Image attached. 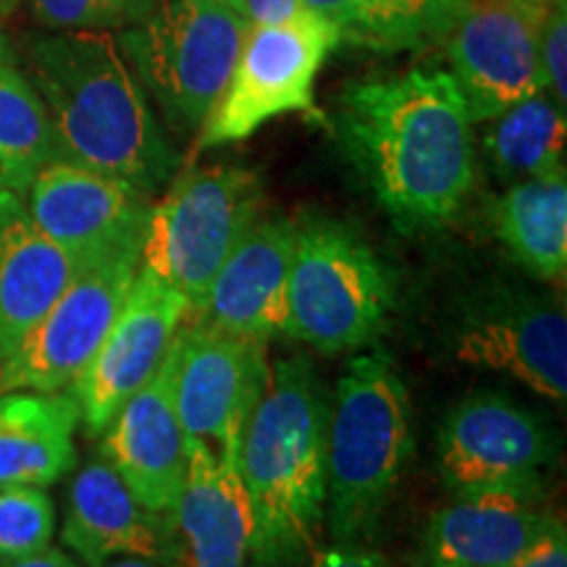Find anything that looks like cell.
<instances>
[{
    "label": "cell",
    "instance_id": "obj_27",
    "mask_svg": "<svg viewBox=\"0 0 567 567\" xmlns=\"http://www.w3.org/2000/svg\"><path fill=\"white\" fill-rule=\"evenodd\" d=\"M55 507L40 486H0V563L51 547Z\"/></svg>",
    "mask_w": 567,
    "mask_h": 567
},
{
    "label": "cell",
    "instance_id": "obj_7",
    "mask_svg": "<svg viewBox=\"0 0 567 567\" xmlns=\"http://www.w3.org/2000/svg\"><path fill=\"white\" fill-rule=\"evenodd\" d=\"M264 184L250 168L213 163L174 174L166 195L153 203L140 268L174 287L193 318L213 276L264 218Z\"/></svg>",
    "mask_w": 567,
    "mask_h": 567
},
{
    "label": "cell",
    "instance_id": "obj_14",
    "mask_svg": "<svg viewBox=\"0 0 567 567\" xmlns=\"http://www.w3.org/2000/svg\"><path fill=\"white\" fill-rule=\"evenodd\" d=\"M544 11L509 0H463L442 42L473 124L544 92L538 51Z\"/></svg>",
    "mask_w": 567,
    "mask_h": 567
},
{
    "label": "cell",
    "instance_id": "obj_20",
    "mask_svg": "<svg viewBox=\"0 0 567 567\" xmlns=\"http://www.w3.org/2000/svg\"><path fill=\"white\" fill-rule=\"evenodd\" d=\"M172 526L179 567H255L252 513L237 465L189 450Z\"/></svg>",
    "mask_w": 567,
    "mask_h": 567
},
{
    "label": "cell",
    "instance_id": "obj_10",
    "mask_svg": "<svg viewBox=\"0 0 567 567\" xmlns=\"http://www.w3.org/2000/svg\"><path fill=\"white\" fill-rule=\"evenodd\" d=\"M268 368L266 342L193 318L182 323L174 337V402L187 450L237 465L239 439L264 392Z\"/></svg>",
    "mask_w": 567,
    "mask_h": 567
},
{
    "label": "cell",
    "instance_id": "obj_11",
    "mask_svg": "<svg viewBox=\"0 0 567 567\" xmlns=\"http://www.w3.org/2000/svg\"><path fill=\"white\" fill-rule=\"evenodd\" d=\"M452 347L460 363L502 373L544 400H567V318L555 297L494 284L467 300Z\"/></svg>",
    "mask_w": 567,
    "mask_h": 567
},
{
    "label": "cell",
    "instance_id": "obj_12",
    "mask_svg": "<svg viewBox=\"0 0 567 567\" xmlns=\"http://www.w3.org/2000/svg\"><path fill=\"white\" fill-rule=\"evenodd\" d=\"M140 271V255L76 268L59 300L0 368V392H61L103 344Z\"/></svg>",
    "mask_w": 567,
    "mask_h": 567
},
{
    "label": "cell",
    "instance_id": "obj_6",
    "mask_svg": "<svg viewBox=\"0 0 567 567\" xmlns=\"http://www.w3.org/2000/svg\"><path fill=\"white\" fill-rule=\"evenodd\" d=\"M243 13L208 0H155L116 34L147 97L176 134H197L231 80L247 34Z\"/></svg>",
    "mask_w": 567,
    "mask_h": 567
},
{
    "label": "cell",
    "instance_id": "obj_37",
    "mask_svg": "<svg viewBox=\"0 0 567 567\" xmlns=\"http://www.w3.org/2000/svg\"><path fill=\"white\" fill-rule=\"evenodd\" d=\"M208 3H216V6H226V9L243 13V0H208Z\"/></svg>",
    "mask_w": 567,
    "mask_h": 567
},
{
    "label": "cell",
    "instance_id": "obj_19",
    "mask_svg": "<svg viewBox=\"0 0 567 567\" xmlns=\"http://www.w3.org/2000/svg\"><path fill=\"white\" fill-rule=\"evenodd\" d=\"M565 526L536 499L507 494L455 496L425 523L423 567H509L534 544Z\"/></svg>",
    "mask_w": 567,
    "mask_h": 567
},
{
    "label": "cell",
    "instance_id": "obj_25",
    "mask_svg": "<svg viewBox=\"0 0 567 567\" xmlns=\"http://www.w3.org/2000/svg\"><path fill=\"white\" fill-rule=\"evenodd\" d=\"M486 124L484 153L499 179L513 184L565 166L567 116L547 92H536Z\"/></svg>",
    "mask_w": 567,
    "mask_h": 567
},
{
    "label": "cell",
    "instance_id": "obj_4",
    "mask_svg": "<svg viewBox=\"0 0 567 567\" xmlns=\"http://www.w3.org/2000/svg\"><path fill=\"white\" fill-rule=\"evenodd\" d=\"M410 455V394L394 360L358 354L339 375L326 421V526L334 544H363L384 517Z\"/></svg>",
    "mask_w": 567,
    "mask_h": 567
},
{
    "label": "cell",
    "instance_id": "obj_2",
    "mask_svg": "<svg viewBox=\"0 0 567 567\" xmlns=\"http://www.w3.org/2000/svg\"><path fill=\"white\" fill-rule=\"evenodd\" d=\"M27 80L51 118L59 161L155 195L179 172V153L113 32L40 30L19 42Z\"/></svg>",
    "mask_w": 567,
    "mask_h": 567
},
{
    "label": "cell",
    "instance_id": "obj_24",
    "mask_svg": "<svg viewBox=\"0 0 567 567\" xmlns=\"http://www.w3.org/2000/svg\"><path fill=\"white\" fill-rule=\"evenodd\" d=\"M339 42L373 53L421 51L439 45L463 0H302Z\"/></svg>",
    "mask_w": 567,
    "mask_h": 567
},
{
    "label": "cell",
    "instance_id": "obj_34",
    "mask_svg": "<svg viewBox=\"0 0 567 567\" xmlns=\"http://www.w3.org/2000/svg\"><path fill=\"white\" fill-rule=\"evenodd\" d=\"M21 208H24V200H21L19 195L9 193V189L0 187V229H3Z\"/></svg>",
    "mask_w": 567,
    "mask_h": 567
},
{
    "label": "cell",
    "instance_id": "obj_1",
    "mask_svg": "<svg viewBox=\"0 0 567 567\" xmlns=\"http://www.w3.org/2000/svg\"><path fill=\"white\" fill-rule=\"evenodd\" d=\"M334 132L402 231H436L460 216L476 182V142L450 71L410 69L347 84Z\"/></svg>",
    "mask_w": 567,
    "mask_h": 567
},
{
    "label": "cell",
    "instance_id": "obj_35",
    "mask_svg": "<svg viewBox=\"0 0 567 567\" xmlns=\"http://www.w3.org/2000/svg\"><path fill=\"white\" fill-rule=\"evenodd\" d=\"M103 567H166L161 563H153V559H142V557H116L111 563H105Z\"/></svg>",
    "mask_w": 567,
    "mask_h": 567
},
{
    "label": "cell",
    "instance_id": "obj_13",
    "mask_svg": "<svg viewBox=\"0 0 567 567\" xmlns=\"http://www.w3.org/2000/svg\"><path fill=\"white\" fill-rule=\"evenodd\" d=\"M24 208L32 224L82 268L142 252L153 195L116 176L53 161L34 176Z\"/></svg>",
    "mask_w": 567,
    "mask_h": 567
},
{
    "label": "cell",
    "instance_id": "obj_31",
    "mask_svg": "<svg viewBox=\"0 0 567 567\" xmlns=\"http://www.w3.org/2000/svg\"><path fill=\"white\" fill-rule=\"evenodd\" d=\"M509 567H567V534L565 526L551 530L542 542L534 544L526 555Z\"/></svg>",
    "mask_w": 567,
    "mask_h": 567
},
{
    "label": "cell",
    "instance_id": "obj_21",
    "mask_svg": "<svg viewBox=\"0 0 567 567\" xmlns=\"http://www.w3.org/2000/svg\"><path fill=\"white\" fill-rule=\"evenodd\" d=\"M80 408L66 392H0V486H51L74 467Z\"/></svg>",
    "mask_w": 567,
    "mask_h": 567
},
{
    "label": "cell",
    "instance_id": "obj_39",
    "mask_svg": "<svg viewBox=\"0 0 567 567\" xmlns=\"http://www.w3.org/2000/svg\"><path fill=\"white\" fill-rule=\"evenodd\" d=\"M3 45H6V42H3V40H0V51H3Z\"/></svg>",
    "mask_w": 567,
    "mask_h": 567
},
{
    "label": "cell",
    "instance_id": "obj_18",
    "mask_svg": "<svg viewBox=\"0 0 567 567\" xmlns=\"http://www.w3.org/2000/svg\"><path fill=\"white\" fill-rule=\"evenodd\" d=\"M61 538L87 567H103L116 557L179 567L172 520L142 505L103 457L76 473Z\"/></svg>",
    "mask_w": 567,
    "mask_h": 567
},
{
    "label": "cell",
    "instance_id": "obj_22",
    "mask_svg": "<svg viewBox=\"0 0 567 567\" xmlns=\"http://www.w3.org/2000/svg\"><path fill=\"white\" fill-rule=\"evenodd\" d=\"M76 264L42 234L27 208L0 229V368L74 279Z\"/></svg>",
    "mask_w": 567,
    "mask_h": 567
},
{
    "label": "cell",
    "instance_id": "obj_30",
    "mask_svg": "<svg viewBox=\"0 0 567 567\" xmlns=\"http://www.w3.org/2000/svg\"><path fill=\"white\" fill-rule=\"evenodd\" d=\"M308 567H392L375 551L360 544H337V547L318 551Z\"/></svg>",
    "mask_w": 567,
    "mask_h": 567
},
{
    "label": "cell",
    "instance_id": "obj_38",
    "mask_svg": "<svg viewBox=\"0 0 567 567\" xmlns=\"http://www.w3.org/2000/svg\"><path fill=\"white\" fill-rule=\"evenodd\" d=\"M9 3H13V0H0V9H6Z\"/></svg>",
    "mask_w": 567,
    "mask_h": 567
},
{
    "label": "cell",
    "instance_id": "obj_5",
    "mask_svg": "<svg viewBox=\"0 0 567 567\" xmlns=\"http://www.w3.org/2000/svg\"><path fill=\"white\" fill-rule=\"evenodd\" d=\"M394 279L350 224L308 216L297 224L284 337L321 354L358 352L386 331Z\"/></svg>",
    "mask_w": 567,
    "mask_h": 567
},
{
    "label": "cell",
    "instance_id": "obj_29",
    "mask_svg": "<svg viewBox=\"0 0 567 567\" xmlns=\"http://www.w3.org/2000/svg\"><path fill=\"white\" fill-rule=\"evenodd\" d=\"M538 51H542L544 92L567 111V0H559L544 11Z\"/></svg>",
    "mask_w": 567,
    "mask_h": 567
},
{
    "label": "cell",
    "instance_id": "obj_28",
    "mask_svg": "<svg viewBox=\"0 0 567 567\" xmlns=\"http://www.w3.org/2000/svg\"><path fill=\"white\" fill-rule=\"evenodd\" d=\"M155 0H27L40 30L122 32L137 24Z\"/></svg>",
    "mask_w": 567,
    "mask_h": 567
},
{
    "label": "cell",
    "instance_id": "obj_36",
    "mask_svg": "<svg viewBox=\"0 0 567 567\" xmlns=\"http://www.w3.org/2000/svg\"><path fill=\"white\" fill-rule=\"evenodd\" d=\"M509 3H523V6H534V9H549V6L559 3V0H509Z\"/></svg>",
    "mask_w": 567,
    "mask_h": 567
},
{
    "label": "cell",
    "instance_id": "obj_9",
    "mask_svg": "<svg viewBox=\"0 0 567 567\" xmlns=\"http://www.w3.org/2000/svg\"><path fill=\"white\" fill-rule=\"evenodd\" d=\"M551 457L549 425L499 392L467 394L439 429V473L452 496L536 499Z\"/></svg>",
    "mask_w": 567,
    "mask_h": 567
},
{
    "label": "cell",
    "instance_id": "obj_23",
    "mask_svg": "<svg viewBox=\"0 0 567 567\" xmlns=\"http://www.w3.org/2000/svg\"><path fill=\"white\" fill-rule=\"evenodd\" d=\"M496 239L530 276L563 281L567 271V174L565 166L513 182L494 205Z\"/></svg>",
    "mask_w": 567,
    "mask_h": 567
},
{
    "label": "cell",
    "instance_id": "obj_16",
    "mask_svg": "<svg viewBox=\"0 0 567 567\" xmlns=\"http://www.w3.org/2000/svg\"><path fill=\"white\" fill-rule=\"evenodd\" d=\"M101 457L151 513L172 520L189 450L174 402V342L158 371L105 425Z\"/></svg>",
    "mask_w": 567,
    "mask_h": 567
},
{
    "label": "cell",
    "instance_id": "obj_26",
    "mask_svg": "<svg viewBox=\"0 0 567 567\" xmlns=\"http://www.w3.org/2000/svg\"><path fill=\"white\" fill-rule=\"evenodd\" d=\"M59 161V145L45 105L32 82L0 51V187L24 200L27 189L48 163Z\"/></svg>",
    "mask_w": 567,
    "mask_h": 567
},
{
    "label": "cell",
    "instance_id": "obj_8",
    "mask_svg": "<svg viewBox=\"0 0 567 567\" xmlns=\"http://www.w3.org/2000/svg\"><path fill=\"white\" fill-rule=\"evenodd\" d=\"M337 45L331 24L308 9L279 24L247 27L231 80L197 132L195 151L252 137L284 113L313 111L316 76Z\"/></svg>",
    "mask_w": 567,
    "mask_h": 567
},
{
    "label": "cell",
    "instance_id": "obj_15",
    "mask_svg": "<svg viewBox=\"0 0 567 567\" xmlns=\"http://www.w3.org/2000/svg\"><path fill=\"white\" fill-rule=\"evenodd\" d=\"M187 318V300L158 276L140 268L122 313L71 384V396L90 436H101L124 402L151 381Z\"/></svg>",
    "mask_w": 567,
    "mask_h": 567
},
{
    "label": "cell",
    "instance_id": "obj_33",
    "mask_svg": "<svg viewBox=\"0 0 567 567\" xmlns=\"http://www.w3.org/2000/svg\"><path fill=\"white\" fill-rule=\"evenodd\" d=\"M0 567H82V565H76L74 559L63 555L61 549L45 547L42 551H38V555L11 559V563H0Z\"/></svg>",
    "mask_w": 567,
    "mask_h": 567
},
{
    "label": "cell",
    "instance_id": "obj_3",
    "mask_svg": "<svg viewBox=\"0 0 567 567\" xmlns=\"http://www.w3.org/2000/svg\"><path fill=\"white\" fill-rule=\"evenodd\" d=\"M329 396L305 358L276 360L237 450L252 513L255 567H297L326 509Z\"/></svg>",
    "mask_w": 567,
    "mask_h": 567
},
{
    "label": "cell",
    "instance_id": "obj_32",
    "mask_svg": "<svg viewBox=\"0 0 567 567\" xmlns=\"http://www.w3.org/2000/svg\"><path fill=\"white\" fill-rule=\"evenodd\" d=\"M302 11V0H243V17L247 24H279Z\"/></svg>",
    "mask_w": 567,
    "mask_h": 567
},
{
    "label": "cell",
    "instance_id": "obj_17",
    "mask_svg": "<svg viewBox=\"0 0 567 567\" xmlns=\"http://www.w3.org/2000/svg\"><path fill=\"white\" fill-rule=\"evenodd\" d=\"M295 237L292 218H260L213 276L193 321L258 342L284 337Z\"/></svg>",
    "mask_w": 567,
    "mask_h": 567
}]
</instances>
